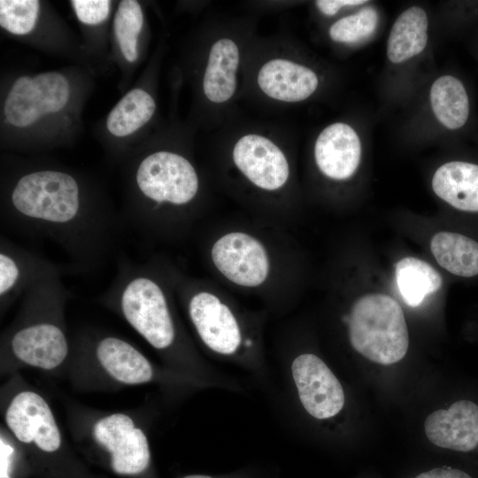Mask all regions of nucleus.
<instances>
[{
	"instance_id": "obj_1",
	"label": "nucleus",
	"mask_w": 478,
	"mask_h": 478,
	"mask_svg": "<svg viewBox=\"0 0 478 478\" xmlns=\"http://www.w3.org/2000/svg\"><path fill=\"white\" fill-rule=\"evenodd\" d=\"M3 219L19 231L58 243L80 269L102 262L122 226L117 216L85 205L74 177L56 170L20 177Z\"/></svg>"
},
{
	"instance_id": "obj_2",
	"label": "nucleus",
	"mask_w": 478,
	"mask_h": 478,
	"mask_svg": "<svg viewBox=\"0 0 478 478\" xmlns=\"http://www.w3.org/2000/svg\"><path fill=\"white\" fill-rule=\"evenodd\" d=\"M104 295L126 321L157 350L171 347L176 329L169 304V286L158 268L120 258L118 273Z\"/></svg>"
},
{
	"instance_id": "obj_3",
	"label": "nucleus",
	"mask_w": 478,
	"mask_h": 478,
	"mask_svg": "<svg viewBox=\"0 0 478 478\" xmlns=\"http://www.w3.org/2000/svg\"><path fill=\"white\" fill-rule=\"evenodd\" d=\"M135 183L149 205L126 223L145 236L167 230L168 211L180 212L187 207L199 189L192 164L170 151H157L145 157L137 167Z\"/></svg>"
},
{
	"instance_id": "obj_4",
	"label": "nucleus",
	"mask_w": 478,
	"mask_h": 478,
	"mask_svg": "<svg viewBox=\"0 0 478 478\" xmlns=\"http://www.w3.org/2000/svg\"><path fill=\"white\" fill-rule=\"evenodd\" d=\"M348 325L351 346L369 360L391 365L405 356L407 325L401 306L392 297L383 294L360 297L351 308Z\"/></svg>"
},
{
	"instance_id": "obj_5",
	"label": "nucleus",
	"mask_w": 478,
	"mask_h": 478,
	"mask_svg": "<svg viewBox=\"0 0 478 478\" xmlns=\"http://www.w3.org/2000/svg\"><path fill=\"white\" fill-rule=\"evenodd\" d=\"M189 320L203 343L212 351L230 356L243 344V332L237 317L219 295L201 285L185 283Z\"/></svg>"
},
{
	"instance_id": "obj_6",
	"label": "nucleus",
	"mask_w": 478,
	"mask_h": 478,
	"mask_svg": "<svg viewBox=\"0 0 478 478\" xmlns=\"http://www.w3.org/2000/svg\"><path fill=\"white\" fill-rule=\"evenodd\" d=\"M210 258L226 280L241 288H258L271 273V259L265 244L244 231L220 235L211 246Z\"/></svg>"
},
{
	"instance_id": "obj_7",
	"label": "nucleus",
	"mask_w": 478,
	"mask_h": 478,
	"mask_svg": "<svg viewBox=\"0 0 478 478\" xmlns=\"http://www.w3.org/2000/svg\"><path fill=\"white\" fill-rule=\"evenodd\" d=\"M291 374L299 400L312 417L325 420L343 407L344 392L338 379L318 356L298 355L292 362Z\"/></svg>"
},
{
	"instance_id": "obj_8",
	"label": "nucleus",
	"mask_w": 478,
	"mask_h": 478,
	"mask_svg": "<svg viewBox=\"0 0 478 478\" xmlns=\"http://www.w3.org/2000/svg\"><path fill=\"white\" fill-rule=\"evenodd\" d=\"M93 435L96 442L110 452L115 473L133 475L147 468L150 459L147 437L128 415L114 413L100 419Z\"/></svg>"
},
{
	"instance_id": "obj_9",
	"label": "nucleus",
	"mask_w": 478,
	"mask_h": 478,
	"mask_svg": "<svg viewBox=\"0 0 478 478\" xmlns=\"http://www.w3.org/2000/svg\"><path fill=\"white\" fill-rule=\"evenodd\" d=\"M233 162L255 187L275 191L288 181L289 166L282 150L268 138L249 134L233 148Z\"/></svg>"
},
{
	"instance_id": "obj_10",
	"label": "nucleus",
	"mask_w": 478,
	"mask_h": 478,
	"mask_svg": "<svg viewBox=\"0 0 478 478\" xmlns=\"http://www.w3.org/2000/svg\"><path fill=\"white\" fill-rule=\"evenodd\" d=\"M5 422L21 443L35 445L43 451H56L61 444V436L47 402L34 391H22L10 403Z\"/></svg>"
},
{
	"instance_id": "obj_11",
	"label": "nucleus",
	"mask_w": 478,
	"mask_h": 478,
	"mask_svg": "<svg viewBox=\"0 0 478 478\" xmlns=\"http://www.w3.org/2000/svg\"><path fill=\"white\" fill-rule=\"evenodd\" d=\"M425 433L435 445L478 457V405L459 400L429 414Z\"/></svg>"
},
{
	"instance_id": "obj_12",
	"label": "nucleus",
	"mask_w": 478,
	"mask_h": 478,
	"mask_svg": "<svg viewBox=\"0 0 478 478\" xmlns=\"http://www.w3.org/2000/svg\"><path fill=\"white\" fill-rule=\"evenodd\" d=\"M10 348L20 361L42 369H53L68 354L67 338L59 324L40 320L24 324L12 335Z\"/></svg>"
},
{
	"instance_id": "obj_13",
	"label": "nucleus",
	"mask_w": 478,
	"mask_h": 478,
	"mask_svg": "<svg viewBox=\"0 0 478 478\" xmlns=\"http://www.w3.org/2000/svg\"><path fill=\"white\" fill-rule=\"evenodd\" d=\"M314 157L324 175L333 180H346L354 174L360 162L358 135L345 123L331 124L319 135Z\"/></svg>"
},
{
	"instance_id": "obj_14",
	"label": "nucleus",
	"mask_w": 478,
	"mask_h": 478,
	"mask_svg": "<svg viewBox=\"0 0 478 478\" xmlns=\"http://www.w3.org/2000/svg\"><path fill=\"white\" fill-rule=\"evenodd\" d=\"M318 83L312 70L281 58L266 62L258 74V84L266 96L289 103L305 100L316 90Z\"/></svg>"
},
{
	"instance_id": "obj_15",
	"label": "nucleus",
	"mask_w": 478,
	"mask_h": 478,
	"mask_svg": "<svg viewBox=\"0 0 478 478\" xmlns=\"http://www.w3.org/2000/svg\"><path fill=\"white\" fill-rule=\"evenodd\" d=\"M51 263L27 251L6 239L0 246V298L1 302L26 293Z\"/></svg>"
},
{
	"instance_id": "obj_16",
	"label": "nucleus",
	"mask_w": 478,
	"mask_h": 478,
	"mask_svg": "<svg viewBox=\"0 0 478 478\" xmlns=\"http://www.w3.org/2000/svg\"><path fill=\"white\" fill-rule=\"evenodd\" d=\"M96 356L107 373L122 383L142 384L153 377L149 360L132 344L119 337L106 336L99 340Z\"/></svg>"
},
{
	"instance_id": "obj_17",
	"label": "nucleus",
	"mask_w": 478,
	"mask_h": 478,
	"mask_svg": "<svg viewBox=\"0 0 478 478\" xmlns=\"http://www.w3.org/2000/svg\"><path fill=\"white\" fill-rule=\"evenodd\" d=\"M432 189L441 199L464 212H478V165L451 161L432 178Z\"/></svg>"
},
{
	"instance_id": "obj_18",
	"label": "nucleus",
	"mask_w": 478,
	"mask_h": 478,
	"mask_svg": "<svg viewBox=\"0 0 478 478\" xmlns=\"http://www.w3.org/2000/svg\"><path fill=\"white\" fill-rule=\"evenodd\" d=\"M239 50L228 38L216 41L211 48L203 80L205 96L213 103L228 101L236 89Z\"/></svg>"
},
{
	"instance_id": "obj_19",
	"label": "nucleus",
	"mask_w": 478,
	"mask_h": 478,
	"mask_svg": "<svg viewBox=\"0 0 478 478\" xmlns=\"http://www.w3.org/2000/svg\"><path fill=\"white\" fill-rule=\"evenodd\" d=\"M428 17L419 6H412L396 19L387 42V56L392 63L404 62L419 53L428 42Z\"/></svg>"
},
{
	"instance_id": "obj_20",
	"label": "nucleus",
	"mask_w": 478,
	"mask_h": 478,
	"mask_svg": "<svg viewBox=\"0 0 478 478\" xmlns=\"http://www.w3.org/2000/svg\"><path fill=\"white\" fill-rule=\"evenodd\" d=\"M437 263L448 272L462 277L478 274V243L458 233L439 232L430 243Z\"/></svg>"
},
{
	"instance_id": "obj_21",
	"label": "nucleus",
	"mask_w": 478,
	"mask_h": 478,
	"mask_svg": "<svg viewBox=\"0 0 478 478\" xmlns=\"http://www.w3.org/2000/svg\"><path fill=\"white\" fill-rule=\"evenodd\" d=\"M430 102L436 119L449 129L465 125L469 114V102L462 82L454 76L443 75L433 83Z\"/></svg>"
},
{
	"instance_id": "obj_22",
	"label": "nucleus",
	"mask_w": 478,
	"mask_h": 478,
	"mask_svg": "<svg viewBox=\"0 0 478 478\" xmlns=\"http://www.w3.org/2000/svg\"><path fill=\"white\" fill-rule=\"evenodd\" d=\"M396 281L402 298L412 307L420 305L443 283L440 274L431 265L413 257L404 258L397 263Z\"/></svg>"
},
{
	"instance_id": "obj_23",
	"label": "nucleus",
	"mask_w": 478,
	"mask_h": 478,
	"mask_svg": "<svg viewBox=\"0 0 478 478\" xmlns=\"http://www.w3.org/2000/svg\"><path fill=\"white\" fill-rule=\"evenodd\" d=\"M155 109L156 104L149 93L134 89L111 111L106 120L107 128L115 136L128 135L146 124Z\"/></svg>"
},
{
	"instance_id": "obj_24",
	"label": "nucleus",
	"mask_w": 478,
	"mask_h": 478,
	"mask_svg": "<svg viewBox=\"0 0 478 478\" xmlns=\"http://www.w3.org/2000/svg\"><path fill=\"white\" fill-rule=\"evenodd\" d=\"M143 14L137 1L124 0L114 18V31L120 50L128 62L138 57L137 37L143 27Z\"/></svg>"
},
{
	"instance_id": "obj_25",
	"label": "nucleus",
	"mask_w": 478,
	"mask_h": 478,
	"mask_svg": "<svg viewBox=\"0 0 478 478\" xmlns=\"http://www.w3.org/2000/svg\"><path fill=\"white\" fill-rule=\"evenodd\" d=\"M39 13L36 0H1L0 25L14 35H26L33 30Z\"/></svg>"
},
{
	"instance_id": "obj_26",
	"label": "nucleus",
	"mask_w": 478,
	"mask_h": 478,
	"mask_svg": "<svg viewBox=\"0 0 478 478\" xmlns=\"http://www.w3.org/2000/svg\"><path fill=\"white\" fill-rule=\"evenodd\" d=\"M378 14L373 8L340 19L329 29L331 39L338 42H355L369 36L375 30Z\"/></svg>"
},
{
	"instance_id": "obj_27",
	"label": "nucleus",
	"mask_w": 478,
	"mask_h": 478,
	"mask_svg": "<svg viewBox=\"0 0 478 478\" xmlns=\"http://www.w3.org/2000/svg\"><path fill=\"white\" fill-rule=\"evenodd\" d=\"M71 3L78 19L89 25L103 22L110 12L111 2L106 0H73Z\"/></svg>"
},
{
	"instance_id": "obj_28",
	"label": "nucleus",
	"mask_w": 478,
	"mask_h": 478,
	"mask_svg": "<svg viewBox=\"0 0 478 478\" xmlns=\"http://www.w3.org/2000/svg\"><path fill=\"white\" fill-rule=\"evenodd\" d=\"M415 478H473L468 473L453 467H436L418 474Z\"/></svg>"
},
{
	"instance_id": "obj_29",
	"label": "nucleus",
	"mask_w": 478,
	"mask_h": 478,
	"mask_svg": "<svg viewBox=\"0 0 478 478\" xmlns=\"http://www.w3.org/2000/svg\"><path fill=\"white\" fill-rule=\"evenodd\" d=\"M366 3L362 0H319L316 5L319 10L328 16L335 15L341 8L345 6L358 5Z\"/></svg>"
},
{
	"instance_id": "obj_30",
	"label": "nucleus",
	"mask_w": 478,
	"mask_h": 478,
	"mask_svg": "<svg viewBox=\"0 0 478 478\" xmlns=\"http://www.w3.org/2000/svg\"><path fill=\"white\" fill-rule=\"evenodd\" d=\"M12 448L1 439V478H9Z\"/></svg>"
},
{
	"instance_id": "obj_31",
	"label": "nucleus",
	"mask_w": 478,
	"mask_h": 478,
	"mask_svg": "<svg viewBox=\"0 0 478 478\" xmlns=\"http://www.w3.org/2000/svg\"><path fill=\"white\" fill-rule=\"evenodd\" d=\"M183 478H212V477L209 475H204V474H190Z\"/></svg>"
}]
</instances>
